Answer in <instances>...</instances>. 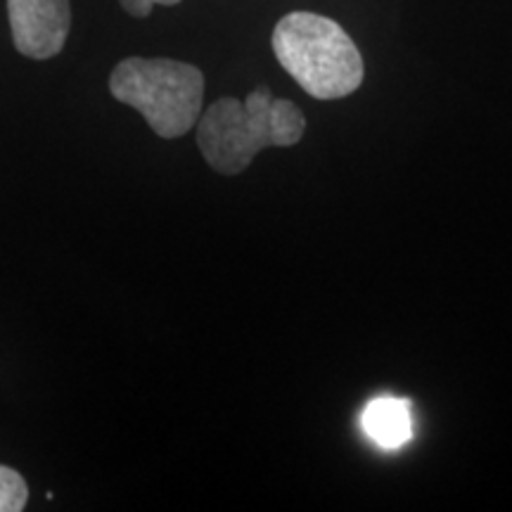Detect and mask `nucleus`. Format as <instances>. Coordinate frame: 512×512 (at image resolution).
Here are the masks:
<instances>
[{
  "label": "nucleus",
  "mask_w": 512,
  "mask_h": 512,
  "mask_svg": "<svg viewBox=\"0 0 512 512\" xmlns=\"http://www.w3.org/2000/svg\"><path fill=\"white\" fill-rule=\"evenodd\" d=\"M27 498L29 489L22 475L12 467L0 465V512H22Z\"/></svg>",
  "instance_id": "423d86ee"
},
{
  "label": "nucleus",
  "mask_w": 512,
  "mask_h": 512,
  "mask_svg": "<svg viewBox=\"0 0 512 512\" xmlns=\"http://www.w3.org/2000/svg\"><path fill=\"white\" fill-rule=\"evenodd\" d=\"M273 53L283 69L316 100L347 98L363 83V57L335 19L290 12L275 24Z\"/></svg>",
  "instance_id": "f03ea898"
},
{
  "label": "nucleus",
  "mask_w": 512,
  "mask_h": 512,
  "mask_svg": "<svg viewBox=\"0 0 512 512\" xmlns=\"http://www.w3.org/2000/svg\"><path fill=\"white\" fill-rule=\"evenodd\" d=\"M181 0H121L124 8L131 17H147L155 5H178Z\"/></svg>",
  "instance_id": "0eeeda50"
},
{
  "label": "nucleus",
  "mask_w": 512,
  "mask_h": 512,
  "mask_svg": "<svg viewBox=\"0 0 512 512\" xmlns=\"http://www.w3.org/2000/svg\"><path fill=\"white\" fill-rule=\"evenodd\" d=\"M363 432L380 448H399L411 439L413 422L408 403L394 396H380L363 411Z\"/></svg>",
  "instance_id": "39448f33"
},
{
  "label": "nucleus",
  "mask_w": 512,
  "mask_h": 512,
  "mask_svg": "<svg viewBox=\"0 0 512 512\" xmlns=\"http://www.w3.org/2000/svg\"><path fill=\"white\" fill-rule=\"evenodd\" d=\"M110 91L143 114L159 138H181L197 124L204 100V74L178 60L128 57L110 76Z\"/></svg>",
  "instance_id": "7ed1b4c3"
},
{
  "label": "nucleus",
  "mask_w": 512,
  "mask_h": 512,
  "mask_svg": "<svg viewBox=\"0 0 512 512\" xmlns=\"http://www.w3.org/2000/svg\"><path fill=\"white\" fill-rule=\"evenodd\" d=\"M304 131L302 110L290 100L273 98L261 86L247 100H216L197 121V145L211 169L223 176H238L259 152L297 145Z\"/></svg>",
  "instance_id": "f257e3e1"
},
{
  "label": "nucleus",
  "mask_w": 512,
  "mask_h": 512,
  "mask_svg": "<svg viewBox=\"0 0 512 512\" xmlns=\"http://www.w3.org/2000/svg\"><path fill=\"white\" fill-rule=\"evenodd\" d=\"M15 48L31 60H48L64 48L72 8L69 0H8Z\"/></svg>",
  "instance_id": "20e7f679"
}]
</instances>
